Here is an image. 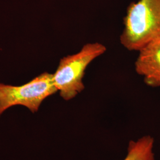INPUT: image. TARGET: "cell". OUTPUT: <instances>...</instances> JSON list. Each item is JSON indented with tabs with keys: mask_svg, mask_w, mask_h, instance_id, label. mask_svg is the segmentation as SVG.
Masks as SVG:
<instances>
[{
	"mask_svg": "<svg viewBox=\"0 0 160 160\" xmlns=\"http://www.w3.org/2000/svg\"><path fill=\"white\" fill-rule=\"evenodd\" d=\"M57 92L52 74L49 72H43L22 86L0 82V117L7 109L17 105L36 113L46 98Z\"/></svg>",
	"mask_w": 160,
	"mask_h": 160,
	"instance_id": "cell-3",
	"label": "cell"
},
{
	"mask_svg": "<svg viewBox=\"0 0 160 160\" xmlns=\"http://www.w3.org/2000/svg\"><path fill=\"white\" fill-rule=\"evenodd\" d=\"M120 43L131 51H139L160 38V0H139L129 6L123 20Z\"/></svg>",
	"mask_w": 160,
	"mask_h": 160,
	"instance_id": "cell-1",
	"label": "cell"
},
{
	"mask_svg": "<svg viewBox=\"0 0 160 160\" xmlns=\"http://www.w3.org/2000/svg\"><path fill=\"white\" fill-rule=\"evenodd\" d=\"M135 67L147 85L160 87V38L139 51Z\"/></svg>",
	"mask_w": 160,
	"mask_h": 160,
	"instance_id": "cell-4",
	"label": "cell"
},
{
	"mask_svg": "<svg viewBox=\"0 0 160 160\" xmlns=\"http://www.w3.org/2000/svg\"><path fill=\"white\" fill-rule=\"evenodd\" d=\"M154 139L149 135L129 142L125 158L123 160H155Z\"/></svg>",
	"mask_w": 160,
	"mask_h": 160,
	"instance_id": "cell-5",
	"label": "cell"
},
{
	"mask_svg": "<svg viewBox=\"0 0 160 160\" xmlns=\"http://www.w3.org/2000/svg\"><path fill=\"white\" fill-rule=\"evenodd\" d=\"M106 51L98 42L84 45L77 53L62 58L56 71L52 74L54 85L65 100H70L85 88L83 77L87 67Z\"/></svg>",
	"mask_w": 160,
	"mask_h": 160,
	"instance_id": "cell-2",
	"label": "cell"
}]
</instances>
